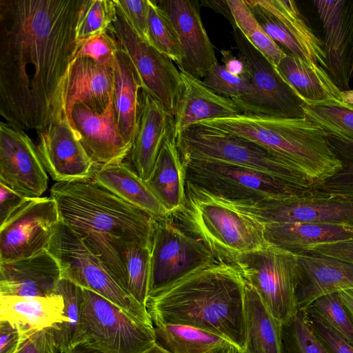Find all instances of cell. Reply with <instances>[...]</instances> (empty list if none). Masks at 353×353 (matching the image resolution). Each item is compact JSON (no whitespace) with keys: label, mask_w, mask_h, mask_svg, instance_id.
Here are the masks:
<instances>
[{"label":"cell","mask_w":353,"mask_h":353,"mask_svg":"<svg viewBox=\"0 0 353 353\" xmlns=\"http://www.w3.org/2000/svg\"><path fill=\"white\" fill-rule=\"evenodd\" d=\"M83 0H0V114L22 130L49 123L74 58Z\"/></svg>","instance_id":"1"},{"label":"cell","mask_w":353,"mask_h":353,"mask_svg":"<svg viewBox=\"0 0 353 353\" xmlns=\"http://www.w3.org/2000/svg\"><path fill=\"white\" fill-rule=\"evenodd\" d=\"M50 196L61 221L100 259L126 292L122 253L133 244L151 243L156 220L92 177L56 182Z\"/></svg>","instance_id":"2"},{"label":"cell","mask_w":353,"mask_h":353,"mask_svg":"<svg viewBox=\"0 0 353 353\" xmlns=\"http://www.w3.org/2000/svg\"><path fill=\"white\" fill-rule=\"evenodd\" d=\"M246 281L232 263L202 267L149 296L153 324L181 325L221 336L242 352L245 344Z\"/></svg>","instance_id":"3"},{"label":"cell","mask_w":353,"mask_h":353,"mask_svg":"<svg viewBox=\"0 0 353 353\" xmlns=\"http://www.w3.org/2000/svg\"><path fill=\"white\" fill-rule=\"evenodd\" d=\"M199 123L267 148L302 173L314 186L341 168L329 146L327 134L306 117L279 118L241 113Z\"/></svg>","instance_id":"4"},{"label":"cell","mask_w":353,"mask_h":353,"mask_svg":"<svg viewBox=\"0 0 353 353\" xmlns=\"http://www.w3.org/2000/svg\"><path fill=\"white\" fill-rule=\"evenodd\" d=\"M183 209L174 215L182 228L200 240L219 262L233 263L241 254L270 244L265 225L224 198L186 180Z\"/></svg>","instance_id":"5"},{"label":"cell","mask_w":353,"mask_h":353,"mask_svg":"<svg viewBox=\"0 0 353 353\" xmlns=\"http://www.w3.org/2000/svg\"><path fill=\"white\" fill-rule=\"evenodd\" d=\"M181 159L224 162L249 168L305 188L314 185L283 158L235 134L200 123L175 138Z\"/></svg>","instance_id":"6"},{"label":"cell","mask_w":353,"mask_h":353,"mask_svg":"<svg viewBox=\"0 0 353 353\" xmlns=\"http://www.w3.org/2000/svg\"><path fill=\"white\" fill-rule=\"evenodd\" d=\"M186 180L232 201L253 203L265 199L301 196L314 190L249 168L198 159H181Z\"/></svg>","instance_id":"7"},{"label":"cell","mask_w":353,"mask_h":353,"mask_svg":"<svg viewBox=\"0 0 353 353\" xmlns=\"http://www.w3.org/2000/svg\"><path fill=\"white\" fill-rule=\"evenodd\" d=\"M48 250L57 259L62 278L94 292L137 321L154 326L147 309L117 284L100 259L61 221Z\"/></svg>","instance_id":"8"},{"label":"cell","mask_w":353,"mask_h":353,"mask_svg":"<svg viewBox=\"0 0 353 353\" xmlns=\"http://www.w3.org/2000/svg\"><path fill=\"white\" fill-rule=\"evenodd\" d=\"M281 323L296 312L295 294L300 274L297 255L270 245L237 256L233 263Z\"/></svg>","instance_id":"9"},{"label":"cell","mask_w":353,"mask_h":353,"mask_svg":"<svg viewBox=\"0 0 353 353\" xmlns=\"http://www.w3.org/2000/svg\"><path fill=\"white\" fill-rule=\"evenodd\" d=\"M81 342L106 353H143L156 343L154 327L132 317L121 307L83 288Z\"/></svg>","instance_id":"10"},{"label":"cell","mask_w":353,"mask_h":353,"mask_svg":"<svg viewBox=\"0 0 353 353\" xmlns=\"http://www.w3.org/2000/svg\"><path fill=\"white\" fill-rule=\"evenodd\" d=\"M235 48L249 67L252 90L233 99L242 113L279 118L304 117L303 101L274 65L232 25Z\"/></svg>","instance_id":"11"},{"label":"cell","mask_w":353,"mask_h":353,"mask_svg":"<svg viewBox=\"0 0 353 353\" xmlns=\"http://www.w3.org/2000/svg\"><path fill=\"white\" fill-rule=\"evenodd\" d=\"M217 261L200 240L174 224L170 217L156 220L151 243L148 297Z\"/></svg>","instance_id":"12"},{"label":"cell","mask_w":353,"mask_h":353,"mask_svg":"<svg viewBox=\"0 0 353 353\" xmlns=\"http://www.w3.org/2000/svg\"><path fill=\"white\" fill-rule=\"evenodd\" d=\"M60 221L50 196L27 199L0 225V263L48 250Z\"/></svg>","instance_id":"13"},{"label":"cell","mask_w":353,"mask_h":353,"mask_svg":"<svg viewBox=\"0 0 353 353\" xmlns=\"http://www.w3.org/2000/svg\"><path fill=\"white\" fill-rule=\"evenodd\" d=\"M110 31L126 52L147 90L174 118L183 90L181 73L166 55L140 38L117 9Z\"/></svg>","instance_id":"14"},{"label":"cell","mask_w":353,"mask_h":353,"mask_svg":"<svg viewBox=\"0 0 353 353\" xmlns=\"http://www.w3.org/2000/svg\"><path fill=\"white\" fill-rule=\"evenodd\" d=\"M232 204L263 224L313 223L353 226V199L319 192L304 196Z\"/></svg>","instance_id":"15"},{"label":"cell","mask_w":353,"mask_h":353,"mask_svg":"<svg viewBox=\"0 0 353 353\" xmlns=\"http://www.w3.org/2000/svg\"><path fill=\"white\" fill-rule=\"evenodd\" d=\"M113 68L87 57H74L57 87L50 121L56 117H65L69 110L78 103L103 113L113 103Z\"/></svg>","instance_id":"16"},{"label":"cell","mask_w":353,"mask_h":353,"mask_svg":"<svg viewBox=\"0 0 353 353\" xmlns=\"http://www.w3.org/2000/svg\"><path fill=\"white\" fill-rule=\"evenodd\" d=\"M48 177L37 145L23 130L0 123V183L25 199L41 197Z\"/></svg>","instance_id":"17"},{"label":"cell","mask_w":353,"mask_h":353,"mask_svg":"<svg viewBox=\"0 0 353 353\" xmlns=\"http://www.w3.org/2000/svg\"><path fill=\"white\" fill-rule=\"evenodd\" d=\"M37 147L46 172L57 182L90 178L96 169L65 117L52 119L39 130Z\"/></svg>","instance_id":"18"},{"label":"cell","mask_w":353,"mask_h":353,"mask_svg":"<svg viewBox=\"0 0 353 353\" xmlns=\"http://www.w3.org/2000/svg\"><path fill=\"white\" fill-rule=\"evenodd\" d=\"M65 117L96 168L121 163L129 155L132 146L118 130L113 103L103 113L75 104Z\"/></svg>","instance_id":"19"},{"label":"cell","mask_w":353,"mask_h":353,"mask_svg":"<svg viewBox=\"0 0 353 353\" xmlns=\"http://www.w3.org/2000/svg\"><path fill=\"white\" fill-rule=\"evenodd\" d=\"M155 1L169 17L178 34L183 54L179 70L202 80L219 62L203 24L198 2L190 0Z\"/></svg>","instance_id":"20"},{"label":"cell","mask_w":353,"mask_h":353,"mask_svg":"<svg viewBox=\"0 0 353 353\" xmlns=\"http://www.w3.org/2000/svg\"><path fill=\"white\" fill-rule=\"evenodd\" d=\"M300 268L295 299L305 310L319 297L353 289V263L312 252L296 254Z\"/></svg>","instance_id":"21"},{"label":"cell","mask_w":353,"mask_h":353,"mask_svg":"<svg viewBox=\"0 0 353 353\" xmlns=\"http://www.w3.org/2000/svg\"><path fill=\"white\" fill-rule=\"evenodd\" d=\"M62 278L57 259L48 251L0 263V296H50Z\"/></svg>","instance_id":"22"},{"label":"cell","mask_w":353,"mask_h":353,"mask_svg":"<svg viewBox=\"0 0 353 353\" xmlns=\"http://www.w3.org/2000/svg\"><path fill=\"white\" fill-rule=\"evenodd\" d=\"M172 125L173 117L161 103L142 88L138 129L129 156L144 181L150 178L161 147L172 132Z\"/></svg>","instance_id":"23"},{"label":"cell","mask_w":353,"mask_h":353,"mask_svg":"<svg viewBox=\"0 0 353 353\" xmlns=\"http://www.w3.org/2000/svg\"><path fill=\"white\" fill-rule=\"evenodd\" d=\"M322 30L326 71L341 90H350V63L346 32L347 1H313Z\"/></svg>","instance_id":"24"},{"label":"cell","mask_w":353,"mask_h":353,"mask_svg":"<svg viewBox=\"0 0 353 353\" xmlns=\"http://www.w3.org/2000/svg\"><path fill=\"white\" fill-rule=\"evenodd\" d=\"M181 73L183 90L173 118L174 139L192 125L242 113L232 99L216 94L201 79L186 72Z\"/></svg>","instance_id":"25"},{"label":"cell","mask_w":353,"mask_h":353,"mask_svg":"<svg viewBox=\"0 0 353 353\" xmlns=\"http://www.w3.org/2000/svg\"><path fill=\"white\" fill-rule=\"evenodd\" d=\"M113 70L115 120L121 135L132 147L138 129L143 86L132 61L121 46Z\"/></svg>","instance_id":"26"},{"label":"cell","mask_w":353,"mask_h":353,"mask_svg":"<svg viewBox=\"0 0 353 353\" xmlns=\"http://www.w3.org/2000/svg\"><path fill=\"white\" fill-rule=\"evenodd\" d=\"M264 225L269 244L295 254L317 245L353 239L352 225L299 222Z\"/></svg>","instance_id":"27"},{"label":"cell","mask_w":353,"mask_h":353,"mask_svg":"<svg viewBox=\"0 0 353 353\" xmlns=\"http://www.w3.org/2000/svg\"><path fill=\"white\" fill-rule=\"evenodd\" d=\"M145 183L170 216L185 207V173L172 132L165 140Z\"/></svg>","instance_id":"28"},{"label":"cell","mask_w":353,"mask_h":353,"mask_svg":"<svg viewBox=\"0 0 353 353\" xmlns=\"http://www.w3.org/2000/svg\"><path fill=\"white\" fill-rule=\"evenodd\" d=\"M92 177L120 199L155 220L170 217L145 181L126 163L121 162L96 168Z\"/></svg>","instance_id":"29"},{"label":"cell","mask_w":353,"mask_h":353,"mask_svg":"<svg viewBox=\"0 0 353 353\" xmlns=\"http://www.w3.org/2000/svg\"><path fill=\"white\" fill-rule=\"evenodd\" d=\"M61 295L0 296V320L29 330H41L65 321Z\"/></svg>","instance_id":"30"},{"label":"cell","mask_w":353,"mask_h":353,"mask_svg":"<svg viewBox=\"0 0 353 353\" xmlns=\"http://www.w3.org/2000/svg\"><path fill=\"white\" fill-rule=\"evenodd\" d=\"M276 68L303 101H341V90L327 71L318 64L285 53Z\"/></svg>","instance_id":"31"},{"label":"cell","mask_w":353,"mask_h":353,"mask_svg":"<svg viewBox=\"0 0 353 353\" xmlns=\"http://www.w3.org/2000/svg\"><path fill=\"white\" fill-rule=\"evenodd\" d=\"M245 323V344L244 350L240 353H281L282 323L272 316L247 282Z\"/></svg>","instance_id":"32"},{"label":"cell","mask_w":353,"mask_h":353,"mask_svg":"<svg viewBox=\"0 0 353 353\" xmlns=\"http://www.w3.org/2000/svg\"><path fill=\"white\" fill-rule=\"evenodd\" d=\"M307 50L314 63L326 70L323 42L305 21L296 3L291 0H259Z\"/></svg>","instance_id":"33"},{"label":"cell","mask_w":353,"mask_h":353,"mask_svg":"<svg viewBox=\"0 0 353 353\" xmlns=\"http://www.w3.org/2000/svg\"><path fill=\"white\" fill-rule=\"evenodd\" d=\"M154 327L156 343L170 353H205L230 342L221 336L190 326L168 324Z\"/></svg>","instance_id":"34"},{"label":"cell","mask_w":353,"mask_h":353,"mask_svg":"<svg viewBox=\"0 0 353 353\" xmlns=\"http://www.w3.org/2000/svg\"><path fill=\"white\" fill-rule=\"evenodd\" d=\"M56 294L61 295L63 299L65 321L56 323L51 327L59 351L65 353L71 347L81 343L83 288L67 279L61 278L57 285Z\"/></svg>","instance_id":"35"},{"label":"cell","mask_w":353,"mask_h":353,"mask_svg":"<svg viewBox=\"0 0 353 353\" xmlns=\"http://www.w3.org/2000/svg\"><path fill=\"white\" fill-rule=\"evenodd\" d=\"M303 110L327 134L353 141V105L336 99L303 101Z\"/></svg>","instance_id":"36"},{"label":"cell","mask_w":353,"mask_h":353,"mask_svg":"<svg viewBox=\"0 0 353 353\" xmlns=\"http://www.w3.org/2000/svg\"><path fill=\"white\" fill-rule=\"evenodd\" d=\"M151 243L133 244L122 253L126 292L145 308L148 299Z\"/></svg>","instance_id":"37"},{"label":"cell","mask_w":353,"mask_h":353,"mask_svg":"<svg viewBox=\"0 0 353 353\" xmlns=\"http://www.w3.org/2000/svg\"><path fill=\"white\" fill-rule=\"evenodd\" d=\"M234 24L244 37L274 65L285 52L262 28L244 0H228Z\"/></svg>","instance_id":"38"},{"label":"cell","mask_w":353,"mask_h":353,"mask_svg":"<svg viewBox=\"0 0 353 353\" xmlns=\"http://www.w3.org/2000/svg\"><path fill=\"white\" fill-rule=\"evenodd\" d=\"M148 7L149 43L168 57L180 68L183 54L172 21L155 1L148 0Z\"/></svg>","instance_id":"39"},{"label":"cell","mask_w":353,"mask_h":353,"mask_svg":"<svg viewBox=\"0 0 353 353\" xmlns=\"http://www.w3.org/2000/svg\"><path fill=\"white\" fill-rule=\"evenodd\" d=\"M281 353H331L313 332L306 310H297L282 323Z\"/></svg>","instance_id":"40"},{"label":"cell","mask_w":353,"mask_h":353,"mask_svg":"<svg viewBox=\"0 0 353 353\" xmlns=\"http://www.w3.org/2000/svg\"><path fill=\"white\" fill-rule=\"evenodd\" d=\"M327 141L339 160L341 168L314 189L319 192L353 199V141L331 134H327Z\"/></svg>","instance_id":"41"},{"label":"cell","mask_w":353,"mask_h":353,"mask_svg":"<svg viewBox=\"0 0 353 353\" xmlns=\"http://www.w3.org/2000/svg\"><path fill=\"white\" fill-rule=\"evenodd\" d=\"M117 12L114 1L83 0L75 27L76 44L109 30Z\"/></svg>","instance_id":"42"},{"label":"cell","mask_w":353,"mask_h":353,"mask_svg":"<svg viewBox=\"0 0 353 353\" xmlns=\"http://www.w3.org/2000/svg\"><path fill=\"white\" fill-rule=\"evenodd\" d=\"M305 310L353 346V321L338 292L319 297Z\"/></svg>","instance_id":"43"},{"label":"cell","mask_w":353,"mask_h":353,"mask_svg":"<svg viewBox=\"0 0 353 353\" xmlns=\"http://www.w3.org/2000/svg\"><path fill=\"white\" fill-rule=\"evenodd\" d=\"M202 81L216 94L232 100L247 95L252 90L250 77L234 75L219 63L208 72Z\"/></svg>","instance_id":"44"},{"label":"cell","mask_w":353,"mask_h":353,"mask_svg":"<svg viewBox=\"0 0 353 353\" xmlns=\"http://www.w3.org/2000/svg\"><path fill=\"white\" fill-rule=\"evenodd\" d=\"M119 48L118 41L106 31L77 44L74 58L87 57L114 68Z\"/></svg>","instance_id":"45"},{"label":"cell","mask_w":353,"mask_h":353,"mask_svg":"<svg viewBox=\"0 0 353 353\" xmlns=\"http://www.w3.org/2000/svg\"><path fill=\"white\" fill-rule=\"evenodd\" d=\"M134 32L148 43V0H113ZM150 44V43H149Z\"/></svg>","instance_id":"46"},{"label":"cell","mask_w":353,"mask_h":353,"mask_svg":"<svg viewBox=\"0 0 353 353\" xmlns=\"http://www.w3.org/2000/svg\"><path fill=\"white\" fill-rule=\"evenodd\" d=\"M59 351L51 327L31 331L15 353H57Z\"/></svg>","instance_id":"47"},{"label":"cell","mask_w":353,"mask_h":353,"mask_svg":"<svg viewBox=\"0 0 353 353\" xmlns=\"http://www.w3.org/2000/svg\"><path fill=\"white\" fill-rule=\"evenodd\" d=\"M307 314L313 332L331 353H353V346L337 332L307 312Z\"/></svg>","instance_id":"48"},{"label":"cell","mask_w":353,"mask_h":353,"mask_svg":"<svg viewBox=\"0 0 353 353\" xmlns=\"http://www.w3.org/2000/svg\"><path fill=\"white\" fill-rule=\"evenodd\" d=\"M31 331L8 321L0 320V353H15Z\"/></svg>","instance_id":"49"},{"label":"cell","mask_w":353,"mask_h":353,"mask_svg":"<svg viewBox=\"0 0 353 353\" xmlns=\"http://www.w3.org/2000/svg\"><path fill=\"white\" fill-rule=\"evenodd\" d=\"M307 252L334 257L353 263V239L317 245L310 248L305 252Z\"/></svg>","instance_id":"50"},{"label":"cell","mask_w":353,"mask_h":353,"mask_svg":"<svg viewBox=\"0 0 353 353\" xmlns=\"http://www.w3.org/2000/svg\"><path fill=\"white\" fill-rule=\"evenodd\" d=\"M17 192L0 183V225L26 200Z\"/></svg>","instance_id":"51"},{"label":"cell","mask_w":353,"mask_h":353,"mask_svg":"<svg viewBox=\"0 0 353 353\" xmlns=\"http://www.w3.org/2000/svg\"><path fill=\"white\" fill-rule=\"evenodd\" d=\"M221 52L223 65L230 73L251 78L249 67L241 56L239 54L236 57L229 50H222Z\"/></svg>","instance_id":"52"},{"label":"cell","mask_w":353,"mask_h":353,"mask_svg":"<svg viewBox=\"0 0 353 353\" xmlns=\"http://www.w3.org/2000/svg\"><path fill=\"white\" fill-rule=\"evenodd\" d=\"M346 32L350 63V78H353V1H347L346 10Z\"/></svg>","instance_id":"53"},{"label":"cell","mask_w":353,"mask_h":353,"mask_svg":"<svg viewBox=\"0 0 353 353\" xmlns=\"http://www.w3.org/2000/svg\"><path fill=\"white\" fill-rule=\"evenodd\" d=\"M203 3H205L206 6L223 14L230 22L231 25L234 24L228 0H205Z\"/></svg>","instance_id":"54"},{"label":"cell","mask_w":353,"mask_h":353,"mask_svg":"<svg viewBox=\"0 0 353 353\" xmlns=\"http://www.w3.org/2000/svg\"><path fill=\"white\" fill-rule=\"evenodd\" d=\"M342 303L353 321V289L345 290L338 292Z\"/></svg>","instance_id":"55"},{"label":"cell","mask_w":353,"mask_h":353,"mask_svg":"<svg viewBox=\"0 0 353 353\" xmlns=\"http://www.w3.org/2000/svg\"><path fill=\"white\" fill-rule=\"evenodd\" d=\"M65 353H106L85 342L79 343L68 349Z\"/></svg>","instance_id":"56"},{"label":"cell","mask_w":353,"mask_h":353,"mask_svg":"<svg viewBox=\"0 0 353 353\" xmlns=\"http://www.w3.org/2000/svg\"><path fill=\"white\" fill-rule=\"evenodd\" d=\"M205 353H240L238 347L230 342L216 345Z\"/></svg>","instance_id":"57"},{"label":"cell","mask_w":353,"mask_h":353,"mask_svg":"<svg viewBox=\"0 0 353 353\" xmlns=\"http://www.w3.org/2000/svg\"><path fill=\"white\" fill-rule=\"evenodd\" d=\"M341 101L353 105V90H347L341 91Z\"/></svg>","instance_id":"58"},{"label":"cell","mask_w":353,"mask_h":353,"mask_svg":"<svg viewBox=\"0 0 353 353\" xmlns=\"http://www.w3.org/2000/svg\"><path fill=\"white\" fill-rule=\"evenodd\" d=\"M143 353H170L161 346L155 343L152 347Z\"/></svg>","instance_id":"59"}]
</instances>
